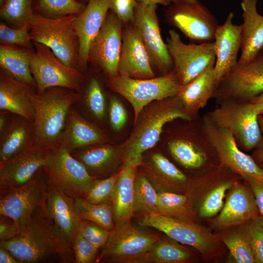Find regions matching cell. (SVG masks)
I'll return each instance as SVG.
<instances>
[{
  "instance_id": "1",
  "label": "cell",
  "mask_w": 263,
  "mask_h": 263,
  "mask_svg": "<svg viewBox=\"0 0 263 263\" xmlns=\"http://www.w3.org/2000/svg\"><path fill=\"white\" fill-rule=\"evenodd\" d=\"M45 202L21 225L18 236L0 241V245L19 263H75L73 250L51 219Z\"/></svg>"
},
{
  "instance_id": "2",
  "label": "cell",
  "mask_w": 263,
  "mask_h": 263,
  "mask_svg": "<svg viewBox=\"0 0 263 263\" xmlns=\"http://www.w3.org/2000/svg\"><path fill=\"white\" fill-rule=\"evenodd\" d=\"M178 118L191 120L177 95L155 101L145 107L134 123L131 135L121 145L123 161L140 166L143 153L155 145L164 126Z\"/></svg>"
},
{
  "instance_id": "3",
  "label": "cell",
  "mask_w": 263,
  "mask_h": 263,
  "mask_svg": "<svg viewBox=\"0 0 263 263\" xmlns=\"http://www.w3.org/2000/svg\"><path fill=\"white\" fill-rule=\"evenodd\" d=\"M79 96V93L62 87L50 88L41 93L31 92L34 110V143L47 146L59 143L69 110Z\"/></svg>"
},
{
  "instance_id": "4",
  "label": "cell",
  "mask_w": 263,
  "mask_h": 263,
  "mask_svg": "<svg viewBox=\"0 0 263 263\" xmlns=\"http://www.w3.org/2000/svg\"><path fill=\"white\" fill-rule=\"evenodd\" d=\"M76 16L48 17L34 14L29 25L34 42L49 48L64 64L76 69L79 62V44L74 28Z\"/></svg>"
},
{
  "instance_id": "5",
  "label": "cell",
  "mask_w": 263,
  "mask_h": 263,
  "mask_svg": "<svg viewBox=\"0 0 263 263\" xmlns=\"http://www.w3.org/2000/svg\"><path fill=\"white\" fill-rule=\"evenodd\" d=\"M160 237L126 222L114 227L96 263H146L148 252Z\"/></svg>"
},
{
  "instance_id": "6",
  "label": "cell",
  "mask_w": 263,
  "mask_h": 263,
  "mask_svg": "<svg viewBox=\"0 0 263 263\" xmlns=\"http://www.w3.org/2000/svg\"><path fill=\"white\" fill-rule=\"evenodd\" d=\"M108 86L131 103L134 123L142 110L150 103L177 95L180 84L172 71L160 77L147 79L118 75L110 79Z\"/></svg>"
},
{
  "instance_id": "7",
  "label": "cell",
  "mask_w": 263,
  "mask_h": 263,
  "mask_svg": "<svg viewBox=\"0 0 263 263\" xmlns=\"http://www.w3.org/2000/svg\"><path fill=\"white\" fill-rule=\"evenodd\" d=\"M207 114L215 124L229 130L238 147L244 151L256 149L261 138L258 115L248 101L232 99L219 102Z\"/></svg>"
},
{
  "instance_id": "8",
  "label": "cell",
  "mask_w": 263,
  "mask_h": 263,
  "mask_svg": "<svg viewBox=\"0 0 263 263\" xmlns=\"http://www.w3.org/2000/svg\"><path fill=\"white\" fill-rule=\"evenodd\" d=\"M43 168L51 184L73 198H85L96 180L60 143L52 147Z\"/></svg>"
},
{
  "instance_id": "9",
  "label": "cell",
  "mask_w": 263,
  "mask_h": 263,
  "mask_svg": "<svg viewBox=\"0 0 263 263\" xmlns=\"http://www.w3.org/2000/svg\"><path fill=\"white\" fill-rule=\"evenodd\" d=\"M139 224L155 228L181 244L193 247L206 259L218 254L221 242L219 234H214L196 223L153 213L144 214Z\"/></svg>"
},
{
  "instance_id": "10",
  "label": "cell",
  "mask_w": 263,
  "mask_h": 263,
  "mask_svg": "<svg viewBox=\"0 0 263 263\" xmlns=\"http://www.w3.org/2000/svg\"><path fill=\"white\" fill-rule=\"evenodd\" d=\"M202 123L220 164L242 178L250 176L263 182V169L252 156L238 147L229 130L215 124L207 114L202 118Z\"/></svg>"
},
{
  "instance_id": "11",
  "label": "cell",
  "mask_w": 263,
  "mask_h": 263,
  "mask_svg": "<svg viewBox=\"0 0 263 263\" xmlns=\"http://www.w3.org/2000/svg\"><path fill=\"white\" fill-rule=\"evenodd\" d=\"M33 42L36 49L32 53L30 68L37 84V92L62 87L80 93L82 81L80 72L62 63L47 46Z\"/></svg>"
},
{
  "instance_id": "12",
  "label": "cell",
  "mask_w": 263,
  "mask_h": 263,
  "mask_svg": "<svg viewBox=\"0 0 263 263\" xmlns=\"http://www.w3.org/2000/svg\"><path fill=\"white\" fill-rule=\"evenodd\" d=\"M166 44L173 63V72L180 85L189 83L215 64L213 41L187 44L174 30H170Z\"/></svg>"
},
{
  "instance_id": "13",
  "label": "cell",
  "mask_w": 263,
  "mask_h": 263,
  "mask_svg": "<svg viewBox=\"0 0 263 263\" xmlns=\"http://www.w3.org/2000/svg\"><path fill=\"white\" fill-rule=\"evenodd\" d=\"M263 93V51L249 62L237 64L221 79L213 97L220 102L248 101Z\"/></svg>"
},
{
  "instance_id": "14",
  "label": "cell",
  "mask_w": 263,
  "mask_h": 263,
  "mask_svg": "<svg viewBox=\"0 0 263 263\" xmlns=\"http://www.w3.org/2000/svg\"><path fill=\"white\" fill-rule=\"evenodd\" d=\"M49 181L43 167L23 185L0 190V215L21 225L46 201Z\"/></svg>"
},
{
  "instance_id": "15",
  "label": "cell",
  "mask_w": 263,
  "mask_h": 263,
  "mask_svg": "<svg viewBox=\"0 0 263 263\" xmlns=\"http://www.w3.org/2000/svg\"><path fill=\"white\" fill-rule=\"evenodd\" d=\"M167 17L170 22L189 39L200 43L214 41L219 25L209 10L199 1L173 4Z\"/></svg>"
},
{
  "instance_id": "16",
  "label": "cell",
  "mask_w": 263,
  "mask_h": 263,
  "mask_svg": "<svg viewBox=\"0 0 263 263\" xmlns=\"http://www.w3.org/2000/svg\"><path fill=\"white\" fill-rule=\"evenodd\" d=\"M156 7V4L138 2L133 21L146 48L151 63L168 72L173 67V63L167 44L161 35Z\"/></svg>"
},
{
  "instance_id": "17",
  "label": "cell",
  "mask_w": 263,
  "mask_h": 263,
  "mask_svg": "<svg viewBox=\"0 0 263 263\" xmlns=\"http://www.w3.org/2000/svg\"><path fill=\"white\" fill-rule=\"evenodd\" d=\"M52 147L33 143L0 164V190L18 188L29 181L45 165Z\"/></svg>"
},
{
  "instance_id": "18",
  "label": "cell",
  "mask_w": 263,
  "mask_h": 263,
  "mask_svg": "<svg viewBox=\"0 0 263 263\" xmlns=\"http://www.w3.org/2000/svg\"><path fill=\"white\" fill-rule=\"evenodd\" d=\"M168 147L173 158L186 169H210L218 165L208 164L210 155L216 153L204 131L202 119L186 133L171 138Z\"/></svg>"
},
{
  "instance_id": "19",
  "label": "cell",
  "mask_w": 263,
  "mask_h": 263,
  "mask_svg": "<svg viewBox=\"0 0 263 263\" xmlns=\"http://www.w3.org/2000/svg\"><path fill=\"white\" fill-rule=\"evenodd\" d=\"M122 36V22L113 12L108 13L90 48L89 58L100 66L109 79L118 75Z\"/></svg>"
},
{
  "instance_id": "20",
  "label": "cell",
  "mask_w": 263,
  "mask_h": 263,
  "mask_svg": "<svg viewBox=\"0 0 263 263\" xmlns=\"http://www.w3.org/2000/svg\"><path fill=\"white\" fill-rule=\"evenodd\" d=\"M229 191L222 210L212 223L217 230L245 224L260 216L254 196L247 185L237 181Z\"/></svg>"
},
{
  "instance_id": "21",
  "label": "cell",
  "mask_w": 263,
  "mask_h": 263,
  "mask_svg": "<svg viewBox=\"0 0 263 263\" xmlns=\"http://www.w3.org/2000/svg\"><path fill=\"white\" fill-rule=\"evenodd\" d=\"M234 14L230 12L218 25L214 36L216 60L214 74L217 86L221 79L237 64L241 47L242 25L233 24Z\"/></svg>"
},
{
  "instance_id": "22",
  "label": "cell",
  "mask_w": 263,
  "mask_h": 263,
  "mask_svg": "<svg viewBox=\"0 0 263 263\" xmlns=\"http://www.w3.org/2000/svg\"><path fill=\"white\" fill-rule=\"evenodd\" d=\"M118 75L137 79L150 78L155 75L146 48L134 26L123 32Z\"/></svg>"
},
{
  "instance_id": "23",
  "label": "cell",
  "mask_w": 263,
  "mask_h": 263,
  "mask_svg": "<svg viewBox=\"0 0 263 263\" xmlns=\"http://www.w3.org/2000/svg\"><path fill=\"white\" fill-rule=\"evenodd\" d=\"M109 9V0H88L83 11L76 16L74 25L78 40V64L83 68L86 66L90 48L101 30Z\"/></svg>"
},
{
  "instance_id": "24",
  "label": "cell",
  "mask_w": 263,
  "mask_h": 263,
  "mask_svg": "<svg viewBox=\"0 0 263 263\" xmlns=\"http://www.w3.org/2000/svg\"><path fill=\"white\" fill-rule=\"evenodd\" d=\"M142 172L157 192L186 193L191 188L196 181V179L188 178L160 153H155L151 156L150 161L144 165Z\"/></svg>"
},
{
  "instance_id": "25",
  "label": "cell",
  "mask_w": 263,
  "mask_h": 263,
  "mask_svg": "<svg viewBox=\"0 0 263 263\" xmlns=\"http://www.w3.org/2000/svg\"><path fill=\"white\" fill-rule=\"evenodd\" d=\"M45 203L51 219L71 246L82 221L75 198L49 182Z\"/></svg>"
},
{
  "instance_id": "26",
  "label": "cell",
  "mask_w": 263,
  "mask_h": 263,
  "mask_svg": "<svg viewBox=\"0 0 263 263\" xmlns=\"http://www.w3.org/2000/svg\"><path fill=\"white\" fill-rule=\"evenodd\" d=\"M108 143L82 148L71 153L84 165L93 177L104 179L116 173L119 164L123 162L121 145Z\"/></svg>"
},
{
  "instance_id": "27",
  "label": "cell",
  "mask_w": 263,
  "mask_h": 263,
  "mask_svg": "<svg viewBox=\"0 0 263 263\" xmlns=\"http://www.w3.org/2000/svg\"><path fill=\"white\" fill-rule=\"evenodd\" d=\"M109 141L106 134L83 117L75 105L70 108L59 142L70 152L88 146L107 143Z\"/></svg>"
},
{
  "instance_id": "28",
  "label": "cell",
  "mask_w": 263,
  "mask_h": 263,
  "mask_svg": "<svg viewBox=\"0 0 263 263\" xmlns=\"http://www.w3.org/2000/svg\"><path fill=\"white\" fill-rule=\"evenodd\" d=\"M36 90L14 78L1 69L0 73V110L8 111L33 122L34 110L30 93Z\"/></svg>"
},
{
  "instance_id": "29",
  "label": "cell",
  "mask_w": 263,
  "mask_h": 263,
  "mask_svg": "<svg viewBox=\"0 0 263 263\" xmlns=\"http://www.w3.org/2000/svg\"><path fill=\"white\" fill-rule=\"evenodd\" d=\"M258 0H242L243 23L241 54L238 63H247L263 49V16L257 10Z\"/></svg>"
},
{
  "instance_id": "30",
  "label": "cell",
  "mask_w": 263,
  "mask_h": 263,
  "mask_svg": "<svg viewBox=\"0 0 263 263\" xmlns=\"http://www.w3.org/2000/svg\"><path fill=\"white\" fill-rule=\"evenodd\" d=\"M214 66L211 65L189 83L180 86L177 96L191 119L213 96L217 87Z\"/></svg>"
},
{
  "instance_id": "31",
  "label": "cell",
  "mask_w": 263,
  "mask_h": 263,
  "mask_svg": "<svg viewBox=\"0 0 263 263\" xmlns=\"http://www.w3.org/2000/svg\"><path fill=\"white\" fill-rule=\"evenodd\" d=\"M137 167L123 161L112 199L114 226L131 221L135 212L134 183Z\"/></svg>"
},
{
  "instance_id": "32",
  "label": "cell",
  "mask_w": 263,
  "mask_h": 263,
  "mask_svg": "<svg viewBox=\"0 0 263 263\" xmlns=\"http://www.w3.org/2000/svg\"><path fill=\"white\" fill-rule=\"evenodd\" d=\"M34 137L33 122L12 114L8 125L0 134V164L29 147L33 143Z\"/></svg>"
},
{
  "instance_id": "33",
  "label": "cell",
  "mask_w": 263,
  "mask_h": 263,
  "mask_svg": "<svg viewBox=\"0 0 263 263\" xmlns=\"http://www.w3.org/2000/svg\"><path fill=\"white\" fill-rule=\"evenodd\" d=\"M31 52L28 48L11 45L0 46V66L18 80L37 89L30 68Z\"/></svg>"
},
{
  "instance_id": "34",
  "label": "cell",
  "mask_w": 263,
  "mask_h": 263,
  "mask_svg": "<svg viewBox=\"0 0 263 263\" xmlns=\"http://www.w3.org/2000/svg\"><path fill=\"white\" fill-rule=\"evenodd\" d=\"M219 234L222 242L228 249L236 263H257L252 248L245 224Z\"/></svg>"
},
{
  "instance_id": "35",
  "label": "cell",
  "mask_w": 263,
  "mask_h": 263,
  "mask_svg": "<svg viewBox=\"0 0 263 263\" xmlns=\"http://www.w3.org/2000/svg\"><path fill=\"white\" fill-rule=\"evenodd\" d=\"M179 243L170 238H160L148 252L146 263H184L190 261L192 258L191 253Z\"/></svg>"
},
{
  "instance_id": "36",
  "label": "cell",
  "mask_w": 263,
  "mask_h": 263,
  "mask_svg": "<svg viewBox=\"0 0 263 263\" xmlns=\"http://www.w3.org/2000/svg\"><path fill=\"white\" fill-rule=\"evenodd\" d=\"M75 204L82 220L95 223L108 231L115 227L112 202L94 204L82 197L75 198Z\"/></svg>"
},
{
  "instance_id": "37",
  "label": "cell",
  "mask_w": 263,
  "mask_h": 263,
  "mask_svg": "<svg viewBox=\"0 0 263 263\" xmlns=\"http://www.w3.org/2000/svg\"><path fill=\"white\" fill-rule=\"evenodd\" d=\"M222 179L209 188L201 200L198 208L201 218H210L219 213L224 205L226 192L238 181L235 179Z\"/></svg>"
},
{
  "instance_id": "38",
  "label": "cell",
  "mask_w": 263,
  "mask_h": 263,
  "mask_svg": "<svg viewBox=\"0 0 263 263\" xmlns=\"http://www.w3.org/2000/svg\"><path fill=\"white\" fill-rule=\"evenodd\" d=\"M134 210L144 214L159 213L158 192L142 172H137L135 179Z\"/></svg>"
},
{
  "instance_id": "39",
  "label": "cell",
  "mask_w": 263,
  "mask_h": 263,
  "mask_svg": "<svg viewBox=\"0 0 263 263\" xmlns=\"http://www.w3.org/2000/svg\"><path fill=\"white\" fill-rule=\"evenodd\" d=\"M98 122L102 121L106 116L107 104L105 96L98 80L92 78L88 82L84 94L77 102Z\"/></svg>"
},
{
  "instance_id": "40",
  "label": "cell",
  "mask_w": 263,
  "mask_h": 263,
  "mask_svg": "<svg viewBox=\"0 0 263 263\" xmlns=\"http://www.w3.org/2000/svg\"><path fill=\"white\" fill-rule=\"evenodd\" d=\"M32 0H5L0 8L1 18L17 28L29 26L34 13Z\"/></svg>"
},
{
  "instance_id": "41",
  "label": "cell",
  "mask_w": 263,
  "mask_h": 263,
  "mask_svg": "<svg viewBox=\"0 0 263 263\" xmlns=\"http://www.w3.org/2000/svg\"><path fill=\"white\" fill-rule=\"evenodd\" d=\"M86 6L75 0H39L38 7L48 17L77 15Z\"/></svg>"
},
{
  "instance_id": "42",
  "label": "cell",
  "mask_w": 263,
  "mask_h": 263,
  "mask_svg": "<svg viewBox=\"0 0 263 263\" xmlns=\"http://www.w3.org/2000/svg\"><path fill=\"white\" fill-rule=\"evenodd\" d=\"M120 171L101 179H96L85 199L94 204H103L112 201Z\"/></svg>"
},
{
  "instance_id": "43",
  "label": "cell",
  "mask_w": 263,
  "mask_h": 263,
  "mask_svg": "<svg viewBox=\"0 0 263 263\" xmlns=\"http://www.w3.org/2000/svg\"><path fill=\"white\" fill-rule=\"evenodd\" d=\"M29 26L13 28L4 23L0 24V40L2 44L19 45L26 48L31 46V39Z\"/></svg>"
},
{
  "instance_id": "44",
  "label": "cell",
  "mask_w": 263,
  "mask_h": 263,
  "mask_svg": "<svg viewBox=\"0 0 263 263\" xmlns=\"http://www.w3.org/2000/svg\"><path fill=\"white\" fill-rule=\"evenodd\" d=\"M71 247L74 253L75 263H96L99 249L78 231L73 239Z\"/></svg>"
},
{
  "instance_id": "45",
  "label": "cell",
  "mask_w": 263,
  "mask_h": 263,
  "mask_svg": "<svg viewBox=\"0 0 263 263\" xmlns=\"http://www.w3.org/2000/svg\"><path fill=\"white\" fill-rule=\"evenodd\" d=\"M78 232L98 249L106 244L111 232L99 225L87 220L81 221Z\"/></svg>"
},
{
  "instance_id": "46",
  "label": "cell",
  "mask_w": 263,
  "mask_h": 263,
  "mask_svg": "<svg viewBox=\"0 0 263 263\" xmlns=\"http://www.w3.org/2000/svg\"><path fill=\"white\" fill-rule=\"evenodd\" d=\"M258 218L248 221L245 225L256 263H263V227Z\"/></svg>"
},
{
  "instance_id": "47",
  "label": "cell",
  "mask_w": 263,
  "mask_h": 263,
  "mask_svg": "<svg viewBox=\"0 0 263 263\" xmlns=\"http://www.w3.org/2000/svg\"><path fill=\"white\" fill-rule=\"evenodd\" d=\"M110 9L121 21L127 23L133 20L137 0H109Z\"/></svg>"
},
{
  "instance_id": "48",
  "label": "cell",
  "mask_w": 263,
  "mask_h": 263,
  "mask_svg": "<svg viewBox=\"0 0 263 263\" xmlns=\"http://www.w3.org/2000/svg\"><path fill=\"white\" fill-rule=\"evenodd\" d=\"M109 117L111 126L114 131L120 130L126 124L127 113L121 102L112 96L109 99Z\"/></svg>"
},
{
  "instance_id": "49",
  "label": "cell",
  "mask_w": 263,
  "mask_h": 263,
  "mask_svg": "<svg viewBox=\"0 0 263 263\" xmlns=\"http://www.w3.org/2000/svg\"><path fill=\"white\" fill-rule=\"evenodd\" d=\"M21 225L8 217L0 215V241L10 240L18 236Z\"/></svg>"
},
{
  "instance_id": "50",
  "label": "cell",
  "mask_w": 263,
  "mask_h": 263,
  "mask_svg": "<svg viewBox=\"0 0 263 263\" xmlns=\"http://www.w3.org/2000/svg\"><path fill=\"white\" fill-rule=\"evenodd\" d=\"M243 179L254 196L260 215L263 216V182L250 176Z\"/></svg>"
},
{
  "instance_id": "51",
  "label": "cell",
  "mask_w": 263,
  "mask_h": 263,
  "mask_svg": "<svg viewBox=\"0 0 263 263\" xmlns=\"http://www.w3.org/2000/svg\"><path fill=\"white\" fill-rule=\"evenodd\" d=\"M248 101L258 115H263V93Z\"/></svg>"
},
{
  "instance_id": "52",
  "label": "cell",
  "mask_w": 263,
  "mask_h": 263,
  "mask_svg": "<svg viewBox=\"0 0 263 263\" xmlns=\"http://www.w3.org/2000/svg\"><path fill=\"white\" fill-rule=\"evenodd\" d=\"M0 263H19L7 249L0 245Z\"/></svg>"
},
{
  "instance_id": "53",
  "label": "cell",
  "mask_w": 263,
  "mask_h": 263,
  "mask_svg": "<svg viewBox=\"0 0 263 263\" xmlns=\"http://www.w3.org/2000/svg\"><path fill=\"white\" fill-rule=\"evenodd\" d=\"M12 113L6 111H0V134H1L8 124Z\"/></svg>"
},
{
  "instance_id": "54",
  "label": "cell",
  "mask_w": 263,
  "mask_h": 263,
  "mask_svg": "<svg viewBox=\"0 0 263 263\" xmlns=\"http://www.w3.org/2000/svg\"><path fill=\"white\" fill-rule=\"evenodd\" d=\"M252 157L257 163H263V150L256 149Z\"/></svg>"
},
{
  "instance_id": "55",
  "label": "cell",
  "mask_w": 263,
  "mask_h": 263,
  "mask_svg": "<svg viewBox=\"0 0 263 263\" xmlns=\"http://www.w3.org/2000/svg\"><path fill=\"white\" fill-rule=\"evenodd\" d=\"M258 120L261 132V138L257 149L263 150V115H258Z\"/></svg>"
},
{
  "instance_id": "56",
  "label": "cell",
  "mask_w": 263,
  "mask_h": 263,
  "mask_svg": "<svg viewBox=\"0 0 263 263\" xmlns=\"http://www.w3.org/2000/svg\"><path fill=\"white\" fill-rule=\"evenodd\" d=\"M137 1L138 2L156 5L160 4L163 5H167L170 4L169 0H137Z\"/></svg>"
},
{
  "instance_id": "57",
  "label": "cell",
  "mask_w": 263,
  "mask_h": 263,
  "mask_svg": "<svg viewBox=\"0 0 263 263\" xmlns=\"http://www.w3.org/2000/svg\"><path fill=\"white\" fill-rule=\"evenodd\" d=\"M170 3L173 4H193L198 2V0H169Z\"/></svg>"
},
{
  "instance_id": "58",
  "label": "cell",
  "mask_w": 263,
  "mask_h": 263,
  "mask_svg": "<svg viewBox=\"0 0 263 263\" xmlns=\"http://www.w3.org/2000/svg\"><path fill=\"white\" fill-rule=\"evenodd\" d=\"M258 219L259 220V221L260 224L263 227V216L260 215L259 217H258Z\"/></svg>"
},
{
  "instance_id": "59",
  "label": "cell",
  "mask_w": 263,
  "mask_h": 263,
  "mask_svg": "<svg viewBox=\"0 0 263 263\" xmlns=\"http://www.w3.org/2000/svg\"><path fill=\"white\" fill-rule=\"evenodd\" d=\"M5 0H0V5L1 6Z\"/></svg>"
},
{
  "instance_id": "60",
  "label": "cell",
  "mask_w": 263,
  "mask_h": 263,
  "mask_svg": "<svg viewBox=\"0 0 263 263\" xmlns=\"http://www.w3.org/2000/svg\"><path fill=\"white\" fill-rule=\"evenodd\" d=\"M259 165L261 167V168L263 169V163H259Z\"/></svg>"
}]
</instances>
